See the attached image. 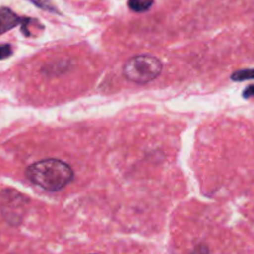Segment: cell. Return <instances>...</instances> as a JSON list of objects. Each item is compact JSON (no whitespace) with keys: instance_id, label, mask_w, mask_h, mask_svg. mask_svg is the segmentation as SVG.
<instances>
[{"instance_id":"obj_1","label":"cell","mask_w":254,"mask_h":254,"mask_svg":"<svg viewBox=\"0 0 254 254\" xmlns=\"http://www.w3.org/2000/svg\"><path fill=\"white\" fill-rule=\"evenodd\" d=\"M35 185L47 191L62 190L73 179V170L68 164L59 159H45L31 164L25 173Z\"/></svg>"},{"instance_id":"obj_2","label":"cell","mask_w":254,"mask_h":254,"mask_svg":"<svg viewBox=\"0 0 254 254\" xmlns=\"http://www.w3.org/2000/svg\"><path fill=\"white\" fill-rule=\"evenodd\" d=\"M163 64L160 60L151 55H138L126 62L123 74L127 79L134 83L145 84L160 76Z\"/></svg>"},{"instance_id":"obj_7","label":"cell","mask_w":254,"mask_h":254,"mask_svg":"<svg viewBox=\"0 0 254 254\" xmlns=\"http://www.w3.org/2000/svg\"><path fill=\"white\" fill-rule=\"evenodd\" d=\"M12 54V50L10 45H0V60L6 59Z\"/></svg>"},{"instance_id":"obj_6","label":"cell","mask_w":254,"mask_h":254,"mask_svg":"<svg viewBox=\"0 0 254 254\" xmlns=\"http://www.w3.org/2000/svg\"><path fill=\"white\" fill-rule=\"evenodd\" d=\"M29 1H31L32 4L36 5V6H39L40 9L46 10V11L59 12V10H57V7L55 6L54 2H52L51 0H29Z\"/></svg>"},{"instance_id":"obj_4","label":"cell","mask_w":254,"mask_h":254,"mask_svg":"<svg viewBox=\"0 0 254 254\" xmlns=\"http://www.w3.org/2000/svg\"><path fill=\"white\" fill-rule=\"evenodd\" d=\"M154 4V0H129V7L133 11L143 12L146 11Z\"/></svg>"},{"instance_id":"obj_3","label":"cell","mask_w":254,"mask_h":254,"mask_svg":"<svg viewBox=\"0 0 254 254\" xmlns=\"http://www.w3.org/2000/svg\"><path fill=\"white\" fill-rule=\"evenodd\" d=\"M22 20L24 19H20L14 11L7 7H1L0 9V35L14 29L16 25L21 24Z\"/></svg>"},{"instance_id":"obj_8","label":"cell","mask_w":254,"mask_h":254,"mask_svg":"<svg viewBox=\"0 0 254 254\" xmlns=\"http://www.w3.org/2000/svg\"><path fill=\"white\" fill-rule=\"evenodd\" d=\"M243 97L245 98H253L254 97V86H250L246 88V91L243 92Z\"/></svg>"},{"instance_id":"obj_5","label":"cell","mask_w":254,"mask_h":254,"mask_svg":"<svg viewBox=\"0 0 254 254\" xmlns=\"http://www.w3.org/2000/svg\"><path fill=\"white\" fill-rule=\"evenodd\" d=\"M231 78H232L233 81H237V82L248 81V79H254V68L241 69V71L235 72V73L231 76Z\"/></svg>"}]
</instances>
